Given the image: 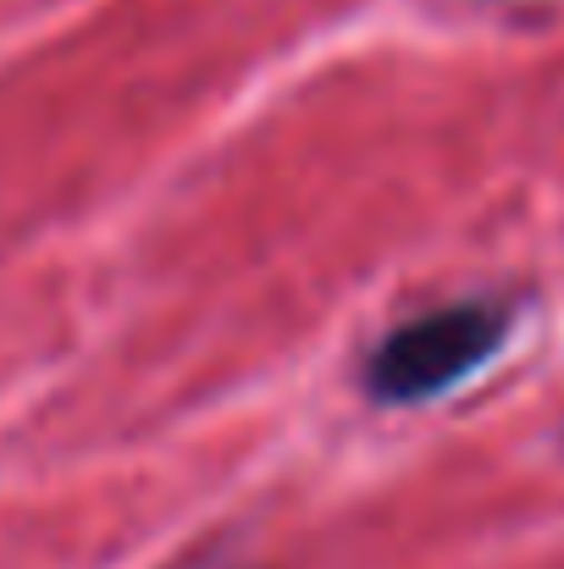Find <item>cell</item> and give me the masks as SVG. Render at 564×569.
I'll return each instance as SVG.
<instances>
[{
  "label": "cell",
  "instance_id": "6da1fadb",
  "mask_svg": "<svg viewBox=\"0 0 564 569\" xmlns=\"http://www.w3.org/2000/svg\"><path fill=\"white\" fill-rule=\"evenodd\" d=\"M515 299L482 293V299H459L443 310H426L404 327H393L372 355H366V392L387 409H415L432 403L454 387L476 377L482 366H493L504 355V343L515 338Z\"/></svg>",
  "mask_w": 564,
  "mask_h": 569
}]
</instances>
